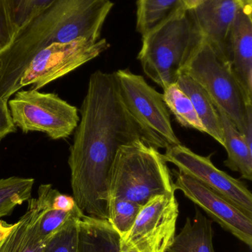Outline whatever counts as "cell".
I'll return each instance as SVG.
<instances>
[{
    "label": "cell",
    "mask_w": 252,
    "mask_h": 252,
    "mask_svg": "<svg viewBox=\"0 0 252 252\" xmlns=\"http://www.w3.org/2000/svg\"><path fill=\"white\" fill-rule=\"evenodd\" d=\"M163 98L168 110L183 127L195 129L201 133H207L190 98L179 87L177 83L164 89Z\"/></svg>",
    "instance_id": "21"
},
{
    "label": "cell",
    "mask_w": 252,
    "mask_h": 252,
    "mask_svg": "<svg viewBox=\"0 0 252 252\" xmlns=\"http://www.w3.org/2000/svg\"><path fill=\"white\" fill-rule=\"evenodd\" d=\"M7 104L13 124L25 133L38 131L53 140L66 139L79 122L78 109L55 93L19 90Z\"/></svg>",
    "instance_id": "6"
},
{
    "label": "cell",
    "mask_w": 252,
    "mask_h": 252,
    "mask_svg": "<svg viewBox=\"0 0 252 252\" xmlns=\"http://www.w3.org/2000/svg\"><path fill=\"white\" fill-rule=\"evenodd\" d=\"M53 189L50 184L40 185L38 197L35 198L36 231L38 239L42 243H45L57 232L71 218L81 212L77 205L71 212L55 209L51 203Z\"/></svg>",
    "instance_id": "17"
},
{
    "label": "cell",
    "mask_w": 252,
    "mask_h": 252,
    "mask_svg": "<svg viewBox=\"0 0 252 252\" xmlns=\"http://www.w3.org/2000/svg\"><path fill=\"white\" fill-rule=\"evenodd\" d=\"M79 112L68 161L72 197L86 216L108 220L109 175L118 148L137 139L153 145L124 104L114 72L91 74Z\"/></svg>",
    "instance_id": "1"
},
{
    "label": "cell",
    "mask_w": 252,
    "mask_h": 252,
    "mask_svg": "<svg viewBox=\"0 0 252 252\" xmlns=\"http://www.w3.org/2000/svg\"><path fill=\"white\" fill-rule=\"evenodd\" d=\"M113 6L111 0H53L17 30L10 45L0 53V97L8 102L20 90L25 68L44 47L81 38L101 39Z\"/></svg>",
    "instance_id": "2"
},
{
    "label": "cell",
    "mask_w": 252,
    "mask_h": 252,
    "mask_svg": "<svg viewBox=\"0 0 252 252\" xmlns=\"http://www.w3.org/2000/svg\"><path fill=\"white\" fill-rule=\"evenodd\" d=\"M109 47L105 38L93 41L78 38L67 43H53L40 50L25 68L20 90L27 86L38 90L100 56Z\"/></svg>",
    "instance_id": "8"
},
{
    "label": "cell",
    "mask_w": 252,
    "mask_h": 252,
    "mask_svg": "<svg viewBox=\"0 0 252 252\" xmlns=\"http://www.w3.org/2000/svg\"><path fill=\"white\" fill-rule=\"evenodd\" d=\"M252 0H206L189 9L204 41L224 59L226 41L240 7Z\"/></svg>",
    "instance_id": "13"
},
{
    "label": "cell",
    "mask_w": 252,
    "mask_h": 252,
    "mask_svg": "<svg viewBox=\"0 0 252 252\" xmlns=\"http://www.w3.org/2000/svg\"><path fill=\"white\" fill-rule=\"evenodd\" d=\"M220 116L224 137V148L227 151V159L224 164L242 178L252 180V149L249 147L242 133L229 117L219 108H216Z\"/></svg>",
    "instance_id": "16"
},
{
    "label": "cell",
    "mask_w": 252,
    "mask_h": 252,
    "mask_svg": "<svg viewBox=\"0 0 252 252\" xmlns=\"http://www.w3.org/2000/svg\"><path fill=\"white\" fill-rule=\"evenodd\" d=\"M182 74L206 90L216 107L226 113L252 149V106L247 105L229 62L202 39Z\"/></svg>",
    "instance_id": "5"
},
{
    "label": "cell",
    "mask_w": 252,
    "mask_h": 252,
    "mask_svg": "<svg viewBox=\"0 0 252 252\" xmlns=\"http://www.w3.org/2000/svg\"><path fill=\"white\" fill-rule=\"evenodd\" d=\"M1 243H2V241H0V246H1Z\"/></svg>",
    "instance_id": "30"
},
{
    "label": "cell",
    "mask_w": 252,
    "mask_h": 252,
    "mask_svg": "<svg viewBox=\"0 0 252 252\" xmlns=\"http://www.w3.org/2000/svg\"><path fill=\"white\" fill-rule=\"evenodd\" d=\"M225 57L242 89L247 105L252 106V1L240 7L226 41Z\"/></svg>",
    "instance_id": "12"
},
{
    "label": "cell",
    "mask_w": 252,
    "mask_h": 252,
    "mask_svg": "<svg viewBox=\"0 0 252 252\" xmlns=\"http://www.w3.org/2000/svg\"><path fill=\"white\" fill-rule=\"evenodd\" d=\"M202 39L184 9L142 35L138 59L146 76L164 90L177 82Z\"/></svg>",
    "instance_id": "4"
},
{
    "label": "cell",
    "mask_w": 252,
    "mask_h": 252,
    "mask_svg": "<svg viewBox=\"0 0 252 252\" xmlns=\"http://www.w3.org/2000/svg\"><path fill=\"white\" fill-rule=\"evenodd\" d=\"M7 103L8 102L0 97V142L6 136L16 131Z\"/></svg>",
    "instance_id": "27"
},
{
    "label": "cell",
    "mask_w": 252,
    "mask_h": 252,
    "mask_svg": "<svg viewBox=\"0 0 252 252\" xmlns=\"http://www.w3.org/2000/svg\"><path fill=\"white\" fill-rule=\"evenodd\" d=\"M16 32L8 0H0V53L10 45Z\"/></svg>",
    "instance_id": "26"
},
{
    "label": "cell",
    "mask_w": 252,
    "mask_h": 252,
    "mask_svg": "<svg viewBox=\"0 0 252 252\" xmlns=\"http://www.w3.org/2000/svg\"><path fill=\"white\" fill-rule=\"evenodd\" d=\"M84 213L72 216L44 244L42 252H77L78 223Z\"/></svg>",
    "instance_id": "24"
},
{
    "label": "cell",
    "mask_w": 252,
    "mask_h": 252,
    "mask_svg": "<svg viewBox=\"0 0 252 252\" xmlns=\"http://www.w3.org/2000/svg\"><path fill=\"white\" fill-rule=\"evenodd\" d=\"M206 1V0H186L185 2V8L186 10L192 8V7H195L197 4H200V3L203 2V1Z\"/></svg>",
    "instance_id": "29"
},
{
    "label": "cell",
    "mask_w": 252,
    "mask_h": 252,
    "mask_svg": "<svg viewBox=\"0 0 252 252\" xmlns=\"http://www.w3.org/2000/svg\"><path fill=\"white\" fill-rule=\"evenodd\" d=\"M35 180L11 176L0 179V219L10 216L17 206L31 198Z\"/></svg>",
    "instance_id": "22"
},
{
    "label": "cell",
    "mask_w": 252,
    "mask_h": 252,
    "mask_svg": "<svg viewBox=\"0 0 252 252\" xmlns=\"http://www.w3.org/2000/svg\"><path fill=\"white\" fill-rule=\"evenodd\" d=\"M176 192L171 171L158 148L142 139L121 145L109 175V198L144 206L156 195Z\"/></svg>",
    "instance_id": "3"
},
{
    "label": "cell",
    "mask_w": 252,
    "mask_h": 252,
    "mask_svg": "<svg viewBox=\"0 0 252 252\" xmlns=\"http://www.w3.org/2000/svg\"><path fill=\"white\" fill-rule=\"evenodd\" d=\"M53 0H8L13 22L17 30L48 6Z\"/></svg>",
    "instance_id": "25"
},
{
    "label": "cell",
    "mask_w": 252,
    "mask_h": 252,
    "mask_svg": "<svg viewBox=\"0 0 252 252\" xmlns=\"http://www.w3.org/2000/svg\"><path fill=\"white\" fill-rule=\"evenodd\" d=\"M186 0H137L136 31L144 35L177 12L184 10Z\"/></svg>",
    "instance_id": "20"
},
{
    "label": "cell",
    "mask_w": 252,
    "mask_h": 252,
    "mask_svg": "<svg viewBox=\"0 0 252 252\" xmlns=\"http://www.w3.org/2000/svg\"><path fill=\"white\" fill-rule=\"evenodd\" d=\"M163 155L167 162L178 167L179 173L201 182L252 219V192L244 182L216 167L211 155L195 154L181 143L167 147Z\"/></svg>",
    "instance_id": "10"
},
{
    "label": "cell",
    "mask_w": 252,
    "mask_h": 252,
    "mask_svg": "<svg viewBox=\"0 0 252 252\" xmlns=\"http://www.w3.org/2000/svg\"><path fill=\"white\" fill-rule=\"evenodd\" d=\"M16 223H8L4 220H0V241H3L8 235L16 226Z\"/></svg>",
    "instance_id": "28"
},
{
    "label": "cell",
    "mask_w": 252,
    "mask_h": 252,
    "mask_svg": "<svg viewBox=\"0 0 252 252\" xmlns=\"http://www.w3.org/2000/svg\"><path fill=\"white\" fill-rule=\"evenodd\" d=\"M28 202L26 213L3 240L0 252H42L45 243L39 241L36 231L35 198H30Z\"/></svg>",
    "instance_id": "19"
},
{
    "label": "cell",
    "mask_w": 252,
    "mask_h": 252,
    "mask_svg": "<svg viewBox=\"0 0 252 252\" xmlns=\"http://www.w3.org/2000/svg\"><path fill=\"white\" fill-rule=\"evenodd\" d=\"M115 73L124 104L132 116L147 133L155 148L180 144L172 126L170 112L163 94L147 84L142 75L129 69Z\"/></svg>",
    "instance_id": "7"
},
{
    "label": "cell",
    "mask_w": 252,
    "mask_h": 252,
    "mask_svg": "<svg viewBox=\"0 0 252 252\" xmlns=\"http://www.w3.org/2000/svg\"><path fill=\"white\" fill-rule=\"evenodd\" d=\"M77 252H121V237L108 220L82 215L78 223Z\"/></svg>",
    "instance_id": "14"
},
{
    "label": "cell",
    "mask_w": 252,
    "mask_h": 252,
    "mask_svg": "<svg viewBox=\"0 0 252 252\" xmlns=\"http://www.w3.org/2000/svg\"><path fill=\"white\" fill-rule=\"evenodd\" d=\"M174 188L175 190L181 191L225 230L252 248V218L221 195L186 175L176 174Z\"/></svg>",
    "instance_id": "11"
},
{
    "label": "cell",
    "mask_w": 252,
    "mask_h": 252,
    "mask_svg": "<svg viewBox=\"0 0 252 252\" xmlns=\"http://www.w3.org/2000/svg\"><path fill=\"white\" fill-rule=\"evenodd\" d=\"M179 214L175 192L151 198L121 238V252H167L176 238Z\"/></svg>",
    "instance_id": "9"
},
{
    "label": "cell",
    "mask_w": 252,
    "mask_h": 252,
    "mask_svg": "<svg viewBox=\"0 0 252 252\" xmlns=\"http://www.w3.org/2000/svg\"><path fill=\"white\" fill-rule=\"evenodd\" d=\"M213 223L196 210L193 219L187 218L180 233L167 252H216L213 246Z\"/></svg>",
    "instance_id": "18"
},
{
    "label": "cell",
    "mask_w": 252,
    "mask_h": 252,
    "mask_svg": "<svg viewBox=\"0 0 252 252\" xmlns=\"http://www.w3.org/2000/svg\"><path fill=\"white\" fill-rule=\"evenodd\" d=\"M142 207L140 204L128 200L109 198L108 220L121 238L130 232Z\"/></svg>",
    "instance_id": "23"
},
{
    "label": "cell",
    "mask_w": 252,
    "mask_h": 252,
    "mask_svg": "<svg viewBox=\"0 0 252 252\" xmlns=\"http://www.w3.org/2000/svg\"><path fill=\"white\" fill-rule=\"evenodd\" d=\"M176 83L190 98L207 133L224 147V137L220 116L208 93L186 74H182Z\"/></svg>",
    "instance_id": "15"
}]
</instances>
